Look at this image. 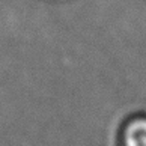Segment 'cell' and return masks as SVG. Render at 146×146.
Segmentation results:
<instances>
[{
    "instance_id": "obj_1",
    "label": "cell",
    "mask_w": 146,
    "mask_h": 146,
    "mask_svg": "<svg viewBox=\"0 0 146 146\" xmlns=\"http://www.w3.org/2000/svg\"><path fill=\"white\" fill-rule=\"evenodd\" d=\"M117 146H146V116H133L122 125Z\"/></svg>"
}]
</instances>
